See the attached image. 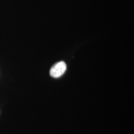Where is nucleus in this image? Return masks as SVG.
Returning a JSON list of instances; mask_svg holds the SVG:
<instances>
[{
    "mask_svg": "<svg viewBox=\"0 0 134 134\" xmlns=\"http://www.w3.org/2000/svg\"><path fill=\"white\" fill-rule=\"evenodd\" d=\"M66 70V65L64 62H60L57 63L52 67L50 71V76L53 78H60L64 74Z\"/></svg>",
    "mask_w": 134,
    "mask_h": 134,
    "instance_id": "nucleus-1",
    "label": "nucleus"
}]
</instances>
